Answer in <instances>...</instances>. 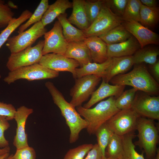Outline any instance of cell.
<instances>
[{
    "mask_svg": "<svg viewBox=\"0 0 159 159\" xmlns=\"http://www.w3.org/2000/svg\"><path fill=\"white\" fill-rule=\"evenodd\" d=\"M125 87L123 85H111L102 80L99 87L93 92L89 100L83 107L89 108L107 97L113 96L117 98L124 91Z\"/></svg>",
    "mask_w": 159,
    "mask_h": 159,
    "instance_id": "2e32d148",
    "label": "cell"
},
{
    "mask_svg": "<svg viewBox=\"0 0 159 159\" xmlns=\"http://www.w3.org/2000/svg\"><path fill=\"white\" fill-rule=\"evenodd\" d=\"M112 57H109L102 63L90 62L80 68H77L75 69L74 78L76 79L87 75H93L103 79L105 76L107 69L112 63Z\"/></svg>",
    "mask_w": 159,
    "mask_h": 159,
    "instance_id": "7402d4cb",
    "label": "cell"
},
{
    "mask_svg": "<svg viewBox=\"0 0 159 159\" xmlns=\"http://www.w3.org/2000/svg\"><path fill=\"white\" fill-rule=\"evenodd\" d=\"M10 124L4 116L0 115V148L9 146V143L4 136L5 131L10 127Z\"/></svg>",
    "mask_w": 159,
    "mask_h": 159,
    "instance_id": "ab89813d",
    "label": "cell"
},
{
    "mask_svg": "<svg viewBox=\"0 0 159 159\" xmlns=\"http://www.w3.org/2000/svg\"><path fill=\"white\" fill-rule=\"evenodd\" d=\"M131 108L140 116L153 120H159V96H151L138 91Z\"/></svg>",
    "mask_w": 159,
    "mask_h": 159,
    "instance_id": "8fae6325",
    "label": "cell"
},
{
    "mask_svg": "<svg viewBox=\"0 0 159 159\" xmlns=\"http://www.w3.org/2000/svg\"><path fill=\"white\" fill-rule=\"evenodd\" d=\"M33 112L32 109L24 106H21L16 109L14 119L16 122L17 127L13 144L16 149L29 146L25 125L28 117Z\"/></svg>",
    "mask_w": 159,
    "mask_h": 159,
    "instance_id": "5bb4252c",
    "label": "cell"
},
{
    "mask_svg": "<svg viewBox=\"0 0 159 159\" xmlns=\"http://www.w3.org/2000/svg\"><path fill=\"white\" fill-rule=\"evenodd\" d=\"M72 8V3L68 0H57L49 5L44 14L41 21L44 26L52 23L60 15L65 13L67 9Z\"/></svg>",
    "mask_w": 159,
    "mask_h": 159,
    "instance_id": "cb8c5ba5",
    "label": "cell"
},
{
    "mask_svg": "<svg viewBox=\"0 0 159 159\" xmlns=\"http://www.w3.org/2000/svg\"><path fill=\"white\" fill-rule=\"evenodd\" d=\"M159 20V9L158 6L149 7L141 4L140 10V24L143 26L153 28Z\"/></svg>",
    "mask_w": 159,
    "mask_h": 159,
    "instance_id": "f1b7e54d",
    "label": "cell"
},
{
    "mask_svg": "<svg viewBox=\"0 0 159 159\" xmlns=\"http://www.w3.org/2000/svg\"><path fill=\"white\" fill-rule=\"evenodd\" d=\"M10 148L9 146L2 148H0V155L4 154L9 153Z\"/></svg>",
    "mask_w": 159,
    "mask_h": 159,
    "instance_id": "f6af8a7d",
    "label": "cell"
},
{
    "mask_svg": "<svg viewBox=\"0 0 159 159\" xmlns=\"http://www.w3.org/2000/svg\"><path fill=\"white\" fill-rule=\"evenodd\" d=\"M32 13L28 10H24L17 18L14 17L8 26L0 33V48L7 41L11 34L24 22L28 20ZM1 75L0 74V78Z\"/></svg>",
    "mask_w": 159,
    "mask_h": 159,
    "instance_id": "83f0119b",
    "label": "cell"
},
{
    "mask_svg": "<svg viewBox=\"0 0 159 159\" xmlns=\"http://www.w3.org/2000/svg\"><path fill=\"white\" fill-rule=\"evenodd\" d=\"M136 136L134 132L121 136L122 149L117 158L145 159L143 156V153L140 154L135 149V146L133 142V140Z\"/></svg>",
    "mask_w": 159,
    "mask_h": 159,
    "instance_id": "d4e9b609",
    "label": "cell"
},
{
    "mask_svg": "<svg viewBox=\"0 0 159 159\" xmlns=\"http://www.w3.org/2000/svg\"><path fill=\"white\" fill-rule=\"evenodd\" d=\"M130 72L117 75L110 81L113 85L131 86L150 95H158L159 85L144 63L134 64Z\"/></svg>",
    "mask_w": 159,
    "mask_h": 159,
    "instance_id": "7a4b0ae2",
    "label": "cell"
},
{
    "mask_svg": "<svg viewBox=\"0 0 159 159\" xmlns=\"http://www.w3.org/2000/svg\"><path fill=\"white\" fill-rule=\"evenodd\" d=\"M13 155V154H12L10 155L8 157H7L5 159H11Z\"/></svg>",
    "mask_w": 159,
    "mask_h": 159,
    "instance_id": "c3c4849f",
    "label": "cell"
},
{
    "mask_svg": "<svg viewBox=\"0 0 159 159\" xmlns=\"http://www.w3.org/2000/svg\"><path fill=\"white\" fill-rule=\"evenodd\" d=\"M57 18L62 26L64 37L68 43L84 40L86 37L84 31L73 26L68 21L66 13L62 14Z\"/></svg>",
    "mask_w": 159,
    "mask_h": 159,
    "instance_id": "603a6c76",
    "label": "cell"
},
{
    "mask_svg": "<svg viewBox=\"0 0 159 159\" xmlns=\"http://www.w3.org/2000/svg\"><path fill=\"white\" fill-rule=\"evenodd\" d=\"M44 37L43 55L51 52L64 54L68 43L64 37L62 26L58 20L55 22L50 31L45 33Z\"/></svg>",
    "mask_w": 159,
    "mask_h": 159,
    "instance_id": "7c38bea8",
    "label": "cell"
},
{
    "mask_svg": "<svg viewBox=\"0 0 159 159\" xmlns=\"http://www.w3.org/2000/svg\"><path fill=\"white\" fill-rule=\"evenodd\" d=\"M44 41H39L34 46L29 47L21 51L11 54L6 64L11 71L18 68L39 63L43 55Z\"/></svg>",
    "mask_w": 159,
    "mask_h": 159,
    "instance_id": "ba28073f",
    "label": "cell"
},
{
    "mask_svg": "<svg viewBox=\"0 0 159 159\" xmlns=\"http://www.w3.org/2000/svg\"><path fill=\"white\" fill-rule=\"evenodd\" d=\"M97 143L93 145L92 149L88 152L84 159H105Z\"/></svg>",
    "mask_w": 159,
    "mask_h": 159,
    "instance_id": "b9f144b4",
    "label": "cell"
},
{
    "mask_svg": "<svg viewBox=\"0 0 159 159\" xmlns=\"http://www.w3.org/2000/svg\"><path fill=\"white\" fill-rule=\"evenodd\" d=\"M132 36L122 24L100 36L99 37L107 44H111L125 41Z\"/></svg>",
    "mask_w": 159,
    "mask_h": 159,
    "instance_id": "484cf974",
    "label": "cell"
},
{
    "mask_svg": "<svg viewBox=\"0 0 159 159\" xmlns=\"http://www.w3.org/2000/svg\"><path fill=\"white\" fill-rule=\"evenodd\" d=\"M141 4L149 7H154L157 6L158 1L156 0H140Z\"/></svg>",
    "mask_w": 159,
    "mask_h": 159,
    "instance_id": "ee69618b",
    "label": "cell"
},
{
    "mask_svg": "<svg viewBox=\"0 0 159 159\" xmlns=\"http://www.w3.org/2000/svg\"><path fill=\"white\" fill-rule=\"evenodd\" d=\"M10 155L9 153H7L0 155V159H5Z\"/></svg>",
    "mask_w": 159,
    "mask_h": 159,
    "instance_id": "bcb514c9",
    "label": "cell"
},
{
    "mask_svg": "<svg viewBox=\"0 0 159 159\" xmlns=\"http://www.w3.org/2000/svg\"><path fill=\"white\" fill-rule=\"evenodd\" d=\"M122 24L136 39L140 45L141 48L149 44H159L158 34L143 26L139 22L124 21Z\"/></svg>",
    "mask_w": 159,
    "mask_h": 159,
    "instance_id": "9a60e30c",
    "label": "cell"
},
{
    "mask_svg": "<svg viewBox=\"0 0 159 159\" xmlns=\"http://www.w3.org/2000/svg\"><path fill=\"white\" fill-rule=\"evenodd\" d=\"M124 21L122 17L114 13L103 0L99 14L88 28L84 31V34L86 38L99 37L122 24Z\"/></svg>",
    "mask_w": 159,
    "mask_h": 159,
    "instance_id": "5b68a950",
    "label": "cell"
},
{
    "mask_svg": "<svg viewBox=\"0 0 159 159\" xmlns=\"http://www.w3.org/2000/svg\"><path fill=\"white\" fill-rule=\"evenodd\" d=\"M64 55L77 61L80 67L92 62L90 51L84 41L68 43Z\"/></svg>",
    "mask_w": 159,
    "mask_h": 159,
    "instance_id": "ac0fdd59",
    "label": "cell"
},
{
    "mask_svg": "<svg viewBox=\"0 0 159 159\" xmlns=\"http://www.w3.org/2000/svg\"><path fill=\"white\" fill-rule=\"evenodd\" d=\"M136 130L138 140L135 144L143 150L147 159H154L159 141L158 128L154 120L140 116Z\"/></svg>",
    "mask_w": 159,
    "mask_h": 159,
    "instance_id": "277c9868",
    "label": "cell"
},
{
    "mask_svg": "<svg viewBox=\"0 0 159 159\" xmlns=\"http://www.w3.org/2000/svg\"><path fill=\"white\" fill-rule=\"evenodd\" d=\"M84 41L90 51L93 62L101 63L108 59L107 44L99 37H87Z\"/></svg>",
    "mask_w": 159,
    "mask_h": 159,
    "instance_id": "d6986e66",
    "label": "cell"
},
{
    "mask_svg": "<svg viewBox=\"0 0 159 159\" xmlns=\"http://www.w3.org/2000/svg\"><path fill=\"white\" fill-rule=\"evenodd\" d=\"M49 6L48 0H42L27 21L19 26L18 33L19 34L22 32L31 25L41 21Z\"/></svg>",
    "mask_w": 159,
    "mask_h": 159,
    "instance_id": "4dcf8cb0",
    "label": "cell"
},
{
    "mask_svg": "<svg viewBox=\"0 0 159 159\" xmlns=\"http://www.w3.org/2000/svg\"><path fill=\"white\" fill-rule=\"evenodd\" d=\"M159 54L158 48L147 47L140 48L132 55L134 64L145 63L150 65L154 64L158 61Z\"/></svg>",
    "mask_w": 159,
    "mask_h": 159,
    "instance_id": "4316f807",
    "label": "cell"
},
{
    "mask_svg": "<svg viewBox=\"0 0 159 159\" xmlns=\"http://www.w3.org/2000/svg\"><path fill=\"white\" fill-rule=\"evenodd\" d=\"M109 57H117L133 55L140 46L132 35L127 40L119 43L107 44Z\"/></svg>",
    "mask_w": 159,
    "mask_h": 159,
    "instance_id": "e0dca14e",
    "label": "cell"
},
{
    "mask_svg": "<svg viewBox=\"0 0 159 159\" xmlns=\"http://www.w3.org/2000/svg\"><path fill=\"white\" fill-rule=\"evenodd\" d=\"M112 63L102 80L108 83L114 77L126 73L134 65L132 55L112 58Z\"/></svg>",
    "mask_w": 159,
    "mask_h": 159,
    "instance_id": "ffe728a7",
    "label": "cell"
},
{
    "mask_svg": "<svg viewBox=\"0 0 159 159\" xmlns=\"http://www.w3.org/2000/svg\"><path fill=\"white\" fill-rule=\"evenodd\" d=\"M39 63L55 71L70 72L73 77L76 68L80 66L78 62L74 59L68 58L64 55L53 53L43 55Z\"/></svg>",
    "mask_w": 159,
    "mask_h": 159,
    "instance_id": "4fadbf2b",
    "label": "cell"
},
{
    "mask_svg": "<svg viewBox=\"0 0 159 159\" xmlns=\"http://www.w3.org/2000/svg\"><path fill=\"white\" fill-rule=\"evenodd\" d=\"M45 27L41 21L26 30L9 38L6 45L11 54L18 52L31 46L47 32Z\"/></svg>",
    "mask_w": 159,
    "mask_h": 159,
    "instance_id": "52a82bcc",
    "label": "cell"
},
{
    "mask_svg": "<svg viewBox=\"0 0 159 159\" xmlns=\"http://www.w3.org/2000/svg\"><path fill=\"white\" fill-rule=\"evenodd\" d=\"M105 159H118L117 158H113L110 157H106Z\"/></svg>",
    "mask_w": 159,
    "mask_h": 159,
    "instance_id": "681fc988",
    "label": "cell"
},
{
    "mask_svg": "<svg viewBox=\"0 0 159 159\" xmlns=\"http://www.w3.org/2000/svg\"><path fill=\"white\" fill-rule=\"evenodd\" d=\"M72 3V11L68 20L79 29L85 31L90 25L85 8V0H73Z\"/></svg>",
    "mask_w": 159,
    "mask_h": 159,
    "instance_id": "44dd1931",
    "label": "cell"
},
{
    "mask_svg": "<svg viewBox=\"0 0 159 159\" xmlns=\"http://www.w3.org/2000/svg\"><path fill=\"white\" fill-rule=\"evenodd\" d=\"M102 3L103 0H85V8L90 25L99 14Z\"/></svg>",
    "mask_w": 159,
    "mask_h": 159,
    "instance_id": "d590c367",
    "label": "cell"
},
{
    "mask_svg": "<svg viewBox=\"0 0 159 159\" xmlns=\"http://www.w3.org/2000/svg\"></svg>",
    "mask_w": 159,
    "mask_h": 159,
    "instance_id": "f907efd6",
    "label": "cell"
},
{
    "mask_svg": "<svg viewBox=\"0 0 159 159\" xmlns=\"http://www.w3.org/2000/svg\"><path fill=\"white\" fill-rule=\"evenodd\" d=\"M151 72L155 78V80L158 82L159 81V61L158 60L153 64L150 65Z\"/></svg>",
    "mask_w": 159,
    "mask_h": 159,
    "instance_id": "7bdbcfd3",
    "label": "cell"
},
{
    "mask_svg": "<svg viewBox=\"0 0 159 159\" xmlns=\"http://www.w3.org/2000/svg\"><path fill=\"white\" fill-rule=\"evenodd\" d=\"M140 116L131 108L120 110L106 123L114 133L122 136L134 132Z\"/></svg>",
    "mask_w": 159,
    "mask_h": 159,
    "instance_id": "9c48e42d",
    "label": "cell"
},
{
    "mask_svg": "<svg viewBox=\"0 0 159 159\" xmlns=\"http://www.w3.org/2000/svg\"><path fill=\"white\" fill-rule=\"evenodd\" d=\"M154 159H159V149H158L156 155Z\"/></svg>",
    "mask_w": 159,
    "mask_h": 159,
    "instance_id": "7dc6e473",
    "label": "cell"
},
{
    "mask_svg": "<svg viewBox=\"0 0 159 159\" xmlns=\"http://www.w3.org/2000/svg\"><path fill=\"white\" fill-rule=\"evenodd\" d=\"M113 133L105 123L97 130L95 134L97 138V144L105 158H106L105 151L106 147L110 138Z\"/></svg>",
    "mask_w": 159,
    "mask_h": 159,
    "instance_id": "1f68e13d",
    "label": "cell"
},
{
    "mask_svg": "<svg viewBox=\"0 0 159 159\" xmlns=\"http://www.w3.org/2000/svg\"><path fill=\"white\" fill-rule=\"evenodd\" d=\"M101 79L93 75L75 79L74 85L70 90L72 99L69 103L75 107L81 106L91 95Z\"/></svg>",
    "mask_w": 159,
    "mask_h": 159,
    "instance_id": "30bf717a",
    "label": "cell"
},
{
    "mask_svg": "<svg viewBox=\"0 0 159 159\" xmlns=\"http://www.w3.org/2000/svg\"><path fill=\"white\" fill-rule=\"evenodd\" d=\"M36 154L34 149L28 146L16 149L11 159H36Z\"/></svg>",
    "mask_w": 159,
    "mask_h": 159,
    "instance_id": "f35d334b",
    "label": "cell"
},
{
    "mask_svg": "<svg viewBox=\"0 0 159 159\" xmlns=\"http://www.w3.org/2000/svg\"><path fill=\"white\" fill-rule=\"evenodd\" d=\"M59 75V72L38 63L10 71L4 80L10 84L19 79H25L29 81L42 80L56 78Z\"/></svg>",
    "mask_w": 159,
    "mask_h": 159,
    "instance_id": "8992f818",
    "label": "cell"
},
{
    "mask_svg": "<svg viewBox=\"0 0 159 159\" xmlns=\"http://www.w3.org/2000/svg\"><path fill=\"white\" fill-rule=\"evenodd\" d=\"M104 1L114 13L122 17L128 0H105Z\"/></svg>",
    "mask_w": 159,
    "mask_h": 159,
    "instance_id": "74e56055",
    "label": "cell"
},
{
    "mask_svg": "<svg viewBox=\"0 0 159 159\" xmlns=\"http://www.w3.org/2000/svg\"><path fill=\"white\" fill-rule=\"evenodd\" d=\"M14 13L4 1L0 0V28H6L13 18Z\"/></svg>",
    "mask_w": 159,
    "mask_h": 159,
    "instance_id": "8d00e7d4",
    "label": "cell"
},
{
    "mask_svg": "<svg viewBox=\"0 0 159 159\" xmlns=\"http://www.w3.org/2000/svg\"><path fill=\"white\" fill-rule=\"evenodd\" d=\"M45 85L51 94L54 103L59 109L69 127V143L72 144L75 142L78 139L81 130L87 128V121L81 117L75 107L66 100L62 94L52 82H47Z\"/></svg>",
    "mask_w": 159,
    "mask_h": 159,
    "instance_id": "6da1fadb",
    "label": "cell"
},
{
    "mask_svg": "<svg viewBox=\"0 0 159 159\" xmlns=\"http://www.w3.org/2000/svg\"><path fill=\"white\" fill-rule=\"evenodd\" d=\"M115 97H110L92 108H86L82 106L76 107L77 112L87 123L86 129L89 135L95 134L101 125L120 110L115 106Z\"/></svg>",
    "mask_w": 159,
    "mask_h": 159,
    "instance_id": "3957f363",
    "label": "cell"
},
{
    "mask_svg": "<svg viewBox=\"0 0 159 159\" xmlns=\"http://www.w3.org/2000/svg\"><path fill=\"white\" fill-rule=\"evenodd\" d=\"M16 109L11 104L0 102V115L6 117L8 121L14 119Z\"/></svg>",
    "mask_w": 159,
    "mask_h": 159,
    "instance_id": "60d3db41",
    "label": "cell"
},
{
    "mask_svg": "<svg viewBox=\"0 0 159 159\" xmlns=\"http://www.w3.org/2000/svg\"><path fill=\"white\" fill-rule=\"evenodd\" d=\"M141 3L139 0H128L122 17L125 21L139 22Z\"/></svg>",
    "mask_w": 159,
    "mask_h": 159,
    "instance_id": "f546056e",
    "label": "cell"
},
{
    "mask_svg": "<svg viewBox=\"0 0 159 159\" xmlns=\"http://www.w3.org/2000/svg\"><path fill=\"white\" fill-rule=\"evenodd\" d=\"M137 91L136 89L132 88L123 91L115 99V103L116 107L120 110L131 108Z\"/></svg>",
    "mask_w": 159,
    "mask_h": 159,
    "instance_id": "d6a6232c",
    "label": "cell"
},
{
    "mask_svg": "<svg viewBox=\"0 0 159 159\" xmlns=\"http://www.w3.org/2000/svg\"><path fill=\"white\" fill-rule=\"evenodd\" d=\"M106 149L105 155H107V157L118 158L122 149L121 136L113 133L110 138Z\"/></svg>",
    "mask_w": 159,
    "mask_h": 159,
    "instance_id": "836d02e7",
    "label": "cell"
},
{
    "mask_svg": "<svg viewBox=\"0 0 159 159\" xmlns=\"http://www.w3.org/2000/svg\"><path fill=\"white\" fill-rule=\"evenodd\" d=\"M93 146L92 144H85L70 149L63 159H84V157L92 149Z\"/></svg>",
    "mask_w": 159,
    "mask_h": 159,
    "instance_id": "e575fe53",
    "label": "cell"
}]
</instances>
